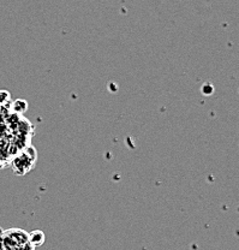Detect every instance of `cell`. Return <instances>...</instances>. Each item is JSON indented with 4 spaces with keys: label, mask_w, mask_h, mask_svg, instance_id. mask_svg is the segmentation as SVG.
<instances>
[{
    "label": "cell",
    "mask_w": 239,
    "mask_h": 250,
    "mask_svg": "<svg viewBox=\"0 0 239 250\" xmlns=\"http://www.w3.org/2000/svg\"><path fill=\"white\" fill-rule=\"evenodd\" d=\"M0 250H35L30 244L29 236L20 229L4 231L0 239Z\"/></svg>",
    "instance_id": "cell-1"
},
{
    "label": "cell",
    "mask_w": 239,
    "mask_h": 250,
    "mask_svg": "<svg viewBox=\"0 0 239 250\" xmlns=\"http://www.w3.org/2000/svg\"><path fill=\"white\" fill-rule=\"evenodd\" d=\"M29 236V242L30 244L34 247V248H38V247H41L46 241V236L42 231L40 230H34L33 232L28 233Z\"/></svg>",
    "instance_id": "cell-2"
},
{
    "label": "cell",
    "mask_w": 239,
    "mask_h": 250,
    "mask_svg": "<svg viewBox=\"0 0 239 250\" xmlns=\"http://www.w3.org/2000/svg\"><path fill=\"white\" fill-rule=\"evenodd\" d=\"M10 109L15 114H23L28 109V103L25 100H23V99H17L16 101H14L10 105Z\"/></svg>",
    "instance_id": "cell-3"
},
{
    "label": "cell",
    "mask_w": 239,
    "mask_h": 250,
    "mask_svg": "<svg viewBox=\"0 0 239 250\" xmlns=\"http://www.w3.org/2000/svg\"><path fill=\"white\" fill-rule=\"evenodd\" d=\"M11 101V95L7 90H0V106H6Z\"/></svg>",
    "instance_id": "cell-4"
},
{
    "label": "cell",
    "mask_w": 239,
    "mask_h": 250,
    "mask_svg": "<svg viewBox=\"0 0 239 250\" xmlns=\"http://www.w3.org/2000/svg\"><path fill=\"white\" fill-rule=\"evenodd\" d=\"M2 233H4V231H2L1 229H0V239H1V237H2Z\"/></svg>",
    "instance_id": "cell-5"
}]
</instances>
